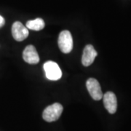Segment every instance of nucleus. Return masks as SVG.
<instances>
[{"label": "nucleus", "instance_id": "1", "mask_svg": "<svg viewBox=\"0 0 131 131\" xmlns=\"http://www.w3.org/2000/svg\"><path fill=\"white\" fill-rule=\"evenodd\" d=\"M63 109V108L61 103H53L45 108L42 113V117L46 122H55L60 118Z\"/></svg>", "mask_w": 131, "mask_h": 131}, {"label": "nucleus", "instance_id": "2", "mask_svg": "<svg viewBox=\"0 0 131 131\" xmlns=\"http://www.w3.org/2000/svg\"><path fill=\"white\" fill-rule=\"evenodd\" d=\"M58 47L62 52L69 53L73 49V39L69 31H62L58 37Z\"/></svg>", "mask_w": 131, "mask_h": 131}, {"label": "nucleus", "instance_id": "3", "mask_svg": "<svg viewBox=\"0 0 131 131\" xmlns=\"http://www.w3.org/2000/svg\"><path fill=\"white\" fill-rule=\"evenodd\" d=\"M44 70L48 80L56 81L60 80L62 77V71L59 66L54 61H47L44 64Z\"/></svg>", "mask_w": 131, "mask_h": 131}, {"label": "nucleus", "instance_id": "4", "mask_svg": "<svg viewBox=\"0 0 131 131\" xmlns=\"http://www.w3.org/2000/svg\"><path fill=\"white\" fill-rule=\"evenodd\" d=\"M86 87L90 95L95 101H100L103 98V93L98 81L94 78H90L86 82Z\"/></svg>", "mask_w": 131, "mask_h": 131}, {"label": "nucleus", "instance_id": "5", "mask_svg": "<svg viewBox=\"0 0 131 131\" xmlns=\"http://www.w3.org/2000/svg\"><path fill=\"white\" fill-rule=\"evenodd\" d=\"M12 34L15 39L18 42H21L26 39L28 36V30L25 26L19 21H16L12 26Z\"/></svg>", "mask_w": 131, "mask_h": 131}, {"label": "nucleus", "instance_id": "6", "mask_svg": "<svg viewBox=\"0 0 131 131\" xmlns=\"http://www.w3.org/2000/svg\"><path fill=\"white\" fill-rule=\"evenodd\" d=\"M103 104L106 109L110 114H114L117 112V100L115 94L108 91L103 95Z\"/></svg>", "mask_w": 131, "mask_h": 131}, {"label": "nucleus", "instance_id": "7", "mask_svg": "<svg viewBox=\"0 0 131 131\" xmlns=\"http://www.w3.org/2000/svg\"><path fill=\"white\" fill-rule=\"evenodd\" d=\"M98 56V53L93 45H88L84 48L82 57V63L84 66H90L93 61L95 58Z\"/></svg>", "mask_w": 131, "mask_h": 131}, {"label": "nucleus", "instance_id": "8", "mask_svg": "<svg viewBox=\"0 0 131 131\" xmlns=\"http://www.w3.org/2000/svg\"><path fill=\"white\" fill-rule=\"evenodd\" d=\"M23 58L29 64H37L39 62V57L34 45H28L24 49Z\"/></svg>", "mask_w": 131, "mask_h": 131}, {"label": "nucleus", "instance_id": "9", "mask_svg": "<svg viewBox=\"0 0 131 131\" xmlns=\"http://www.w3.org/2000/svg\"><path fill=\"white\" fill-rule=\"evenodd\" d=\"M45 21L42 18H37L32 20H28L26 23V27L33 31H40L45 28Z\"/></svg>", "mask_w": 131, "mask_h": 131}, {"label": "nucleus", "instance_id": "10", "mask_svg": "<svg viewBox=\"0 0 131 131\" xmlns=\"http://www.w3.org/2000/svg\"><path fill=\"white\" fill-rule=\"evenodd\" d=\"M5 24V18L2 17V16H1L0 15V28H2Z\"/></svg>", "mask_w": 131, "mask_h": 131}]
</instances>
